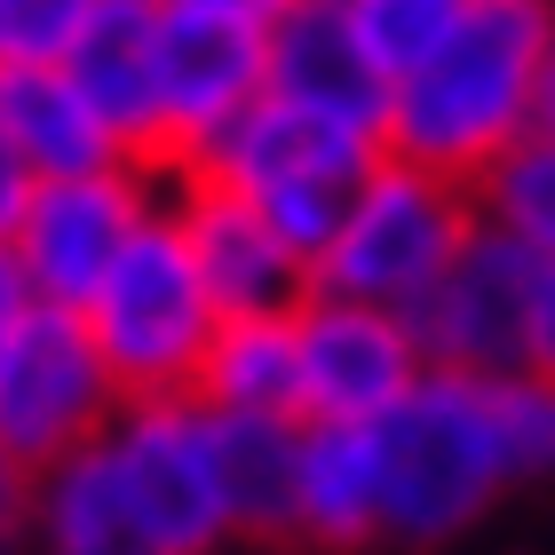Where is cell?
I'll list each match as a JSON object with an SVG mask.
<instances>
[{"label": "cell", "mask_w": 555, "mask_h": 555, "mask_svg": "<svg viewBox=\"0 0 555 555\" xmlns=\"http://www.w3.org/2000/svg\"><path fill=\"white\" fill-rule=\"evenodd\" d=\"M294 349H301V421H358L365 428L428 373L413 318L318 294V286L294 301Z\"/></svg>", "instance_id": "11"}, {"label": "cell", "mask_w": 555, "mask_h": 555, "mask_svg": "<svg viewBox=\"0 0 555 555\" xmlns=\"http://www.w3.org/2000/svg\"><path fill=\"white\" fill-rule=\"evenodd\" d=\"M524 365L555 382V255H540V286H532V341H524Z\"/></svg>", "instance_id": "24"}, {"label": "cell", "mask_w": 555, "mask_h": 555, "mask_svg": "<svg viewBox=\"0 0 555 555\" xmlns=\"http://www.w3.org/2000/svg\"><path fill=\"white\" fill-rule=\"evenodd\" d=\"M262 40H270V16L255 0H151L167 167L198 159L262 95Z\"/></svg>", "instance_id": "7"}, {"label": "cell", "mask_w": 555, "mask_h": 555, "mask_svg": "<svg viewBox=\"0 0 555 555\" xmlns=\"http://www.w3.org/2000/svg\"><path fill=\"white\" fill-rule=\"evenodd\" d=\"M294 547H325V555L382 547V461H373V428H358V421H301Z\"/></svg>", "instance_id": "17"}, {"label": "cell", "mask_w": 555, "mask_h": 555, "mask_svg": "<svg viewBox=\"0 0 555 555\" xmlns=\"http://www.w3.org/2000/svg\"><path fill=\"white\" fill-rule=\"evenodd\" d=\"M198 405L215 413H301V349L294 310H238L215 318V341L191 382Z\"/></svg>", "instance_id": "18"}, {"label": "cell", "mask_w": 555, "mask_h": 555, "mask_svg": "<svg viewBox=\"0 0 555 555\" xmlns=\"http://www.w3.org/2000/svg\"><path fill=\"white\" fill-rule=\"evenodd\" d=\"M532 286H540V255L476 215L444 278L405 310L421 358L444 373H516L524 341H532Z\"/></svg>", "instance_id": "10"}, {"label": "cell", "mask_w": 555, "mask_h": 555, "mask_svg": "<svg viewBox=\"0 0 555 555\" xmlns=\"http://www.w3.org/2000/svg\"><path fill=\"white\" fill-rule=\"evenodd\" d=\"M24 500H33V468L0 444V532H24Z\"/></svg>", "instance_id": "27"}, {"label": "cell", "mask_w": 555, "mask_h": 555, "mask_svg": "<svg viewBox=\"0 0 555 555\" xmlns=\"http://www.w3.org/2000/svg\"><path fill=\"white\" fill-rule=\"evenodd\" d=\"M33 183H40V175L24 167V151L9 143V128H0V238L16 231V215H24V198H33Z\"/></svg>", "instance_id": "25"}, {"label": "cell", "mask_w": 555, "mask_h": 555, "mask_svg": "<svg viewBox=\"0 0 555 555\" xmlns=\"http://www.w3.org/2000/svg\"><path fill=\"white\" fill-rule=\"evenodd\" d=\"M95 0H0V72L16 64H64L88 33Z\"/></svg>", "instance_id": "23"}, {"label": "cell", "mask_w": 555, "mask_h": 555, "mask_svg": "<svg viewBox=\"0 0 555 555\" xmlns=\"http://www.w3.org/2000/svg\"><path fill=\"white\" fill-rule=\"evenodd\" d=\"M33 555H167L159 532L143 524V508L119 485L104 437L64 452L56 468L33 476V500H24V532Z\"/></svg>", "instance_id": "15"}, {"label": "cell", "mask_w": 555, "mask_h": 555, "mask_svg": "<svg viewBox=\"0 0 555 555\" xmlns=\"http://www.w3.org/2000/svg\"><path fill=\"white\" fill-rule=\"evenodd\" d=\"M0 555H16V532H0Z\"/></svg>", "instance_id": "29"}, {"label": "cell", "mask_w": 555, "mask_h": 555, "mask_svg": "<svg viewBox=\"0 0 555 555\" xmlns=\"http://www.w3.org/2000/svg\"><path fill=\"white\" fill-rule=\"evenodd\" d=\"M262 95H278V104H294V112H318V119H334V128H358L373 143L389 128V72L349 33L341 0H286V9H270Z\"/></svg>", "instance_id": "13"}, {"label": "cell", "mask_w": 555, "mask_h": 555, "mask_svg": "<svg viewBox=\"0 0 555 555\" xmlns=\"http://www.w3.org/2000/svg\"><path fill=\"white\" fill-rule=\"evenodd\" d=\"M33 278H24V262H16V246L9 238H0V341H9L16 334V325H24V310H33Z\"/></svg>", "instance_id": "26"}, {"label": "cell", "mask_w": 555, "mask_h": 555, "mask_svg": "<svg viewBox=\"0 0 555 555\" xmlns=\"http://www.w3.org/2000/svg\"><path fill=\"white\" fill-rule=\"evenodd\" d=\"M151 207H159V167H135V159H112V167H88V175H48L24 198L9 246H16V262H24L40 301L80 310Z\"/></svg>", "instance_id": "9"}, {"label": "cell", "mask_w": 555, "mask_h": 555, "mask_svg": "<svg viewBox=\"0 0 555 555\" xmlns=\"http://www.w3.org/2000/svg\"><path fill=\"white\" fill-rule=\"evenodd\" d=\"M373 159H382L373 135L334 128V119H318V112H294V104H278V95H255V104L183 167L238 183L278 222V238H286L301 262H318L341 207H349V191L365 183Z\"/></svg>", "instance_id": "5"}, {"label": "cell", "mask_w": 555, "mask_h": 555, "mask_svg": "<svg viewBox=\"0 0 555 555\" xmlns=\"http://www.w3.org/2000/svg\"><path fill=\"white\" fill-rule=\"evenodd\" d=\"M485 397H492V437L508 461V485L555 476V382L516 365V373H485Z\"/></svg>", "instance_id": "21"}, {"label": "cell", "mask_w": 555, "mask_h": 555, "mask_svg": "<svg viewBox=\"0 0 555 555\" xmlns=\"http://www.w3.org/2000/svg\"><path fill=\"white\" fill-rule=\"evenodd\" d=\"M112 413H119V382L104 365V349L88 341L80 310L33 301L24 325L0 341V444L40 476L64 452L104 437Z\"/></svg>", "instance_id": "6"}, {"label": "cell", "mask_w": 555, "mask_h": 555, "mask_svg": "<svg viewBox=\"0 0 555 555\" xmlns=\"http://www.w3.org/2000/svg\"><path fill=\"white\" fill-rule=\"evenodd\" d=\"M547 33H555V0H461L452 33L413 72L389 80L382 151L476 191V175L516 135H532L540 119Z\"/></svg>", "instance_id": "1"}, {"label": "cell", "mask_w": 555, "mask_h": 555, "mask_svg": "<svg viewBox=\"0 0 555 555\" xmlns=\"http://www.w3.org/2000/svg\"><path fill=\"white\" fill-rule=\"evenodd\" d=\"M255 9H262V16H270V9H286V0H255Z\"/></svg>", "instance_id": "30"}, {"label": "cell", "mask_w": 555, "mask_h": 555, "mask_svg": "<svg viewBox=\"0 0 555 555\" xmlns=\"http://www.w3.org/2000/svg\"><path fill=\"white\" fill-rule=\"evenodd\" d=\"M215 485L231 516V547H294V476H301V413H215Z\"/></svg>", "instance_id": "16"}, {"label": "cell", "mask_w": 555, "mask_h": 555, "mask_svg": "<svg viewBox=\"0 0 555 555\" xmlns=\"http://www.w3.org/2000/svg\"><path fill=\"white\" fill-rule=\"evenodd\" d=\"M341 16H349V33L365 40V56L397 80V72H413L428 48L452 33L461 0H341Z\"/></svg>", "instance_id": "22"}, {"label": "cell", "mask_w": 555, "mask_h": 555, "mask_svg": "<svg viewBox=\"0 0 555 555\" xmlns=\"http://www.w3.org/2000/svg\"><path fill=\"white\" fill-rule=\"evenodd\" d=\"M476 215L524 238L532 255H555V128L516 135L500 159L476 175Z\"/></svg>", "instance_id": "20"}, {"label": "cell", "mask_w": 555, "mask_h": 555, "mask_svg": "<svg viewBox=\"0 0 555 555\" xmlns=\"http://www.w3.org/2000/svg\"><path fill=\"white\" fill-rule=\"evenodd\" d=\"M104 452L167 555L231 547V516H222V485H215V437H207L198 397H128L104 428Z\"/></svg>", "instance_id": "8"}, {"label": "cell", "mask_w": 555, "mask_h": 555, "mask_svg": "<svg viewBox=\"0 0 555 555\" xmlns=\"http://www.w3.org/2000/svg\"><path fill=\"white\" fill-rule=\"evenodd\" d=\"M64 80L88 95V112L104 119V135L119 143V159L167 167L159 135V56H151V0H95L88 33L72 40Z\"/></svg>", "instance_id": "14"}, {"label": "cell", "mask_w": 555, "mask_h": 555, "mask_svg": "<svg viewBox=\"0 0 555 555\" xmlns=\"http://www.w3.org/2000/svg\"><path fill=\"white\" fill-rule=\"evenodd\" d=\"M365 428H373V461H382V547H444L468 524H485L500 492H516L492 437L485 373L428 365Z\"/></svg>", "instance_id": "2"}, {"label": "cell", "mask_w": 555, "mask_h": 555, "mask_svg": "<svg viewBox=\"0 0 555 555\" xmlns=\"http://www.w3.org/2000/svg\"><path fill=\"white\" fill-rule=\"evenodd\" d=\"M159 198L183 231L198 278H207L215 310L238 318V310H294L310 294V262L278 238V222L246 198L238 183L222 175H198V167H167L159 175Z\"/></svg>", "instance_id": "12"}, {"label": "cell", "mask_w": 555, "mask_h": 555, "mask_svg": "<svg viewBox=\"0 0 555 555\" xmlns=\"http://www.w3.org/2000/svg\"><path fill=\"white\" fill-rule=\"evenodd\" d=\"M468 231H476V191L468 183L382 151V159L365 167V183L349 191L325 255L310 262V286L405 318L413 301L444 278V262L461 255Z\"/></svg>", "instance_id": "4"}, {"label": "cell", "mask_w": 555, "mask_h": 555, "mask_svg": "<svg viewBox=\"0 0 555 555\" xmlns=\"http://www.w3.org/2000/svg\"><path fill=\"white\" fill-rule=\"evenodd\" d=\"M215 294L198 278L183 231H175L167 198L135 222V238L112 255V270L95 278V294L80 301V325L88 341L104 349L112 382H119V405L128 397H191L198 382V358L215 341Z\"/></svg>", "instance_id": "3"}, {"label": "cell", "mask_w": 555, "mask_h": 555, "mask_svg": "<svg viewBox=\"0 0 555 555\" xmlns=\"http://www.w3.org/2000/svg\"><path fill=\"white\" fill-rule=\"evenodd\" d=\"M532 128H555V33H547V72H540V119Z\"/></svg>", "instance_id": "28"}, {"label": "cell", "mask_w": 555, "mask_h": 555, "mask_svg": "<svg viewBox=\"0 0 555 555\" xmlns=\"http://www.w3.org/2000/svg\"><path fill=\"white\" fill-rule=\"evenodd\" d=\"M0 128L24 151V167L40 175H88V167H112L119 143L104 135V119L88 112V95L64 80V64H16L0 72Z\"/></svg>", "instance_id": "19"}]
</instances>
